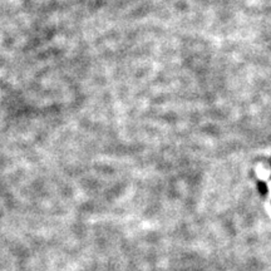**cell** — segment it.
Returning <instances> with one entry per match:
<instances>
[{
	"label": "cell",
	"instance_id": "obj_1",
	"mask_svg": "<svg viewBox=\"0 0 271 271\" xmlns=\"http://www.w3.org/2000/svg\"><path fill=\"white\" fill-rule=\"evenodd\" d=\"M257 190H259L260 195H262V196H265V195L267 194V186L265 182L262 181H259L257 182Z\"/></svg>",
	"mask_w": 271,
	"mask_h": 271
}]
</instances>
